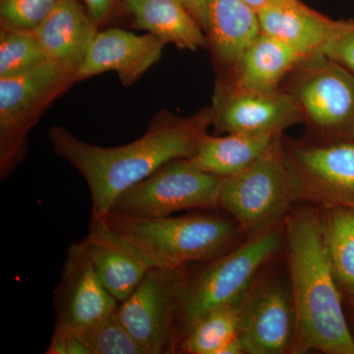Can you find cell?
I'll return each instance as SVG.
<instances>
[{
    "label": "cell",
    "instance_id": "277c9868",
    "mask_svg": "<svg viewBox=\"0 0 354 354\" xmlns=\"http://www.w3.org/2000/svg\"><path fill=\"white\" fill-rule=\"evenodd\" d=\"M283 223L248 237L216 259L202 263L195 271H188L181 306V339L209 312L244 297L283 245Z\"/></svg>",
    "mask_w": 354,
    "mask_h": 354
},
{
    "label": "cell",
    "instance_id": "52a82bcc",
    "mask_svg": "<svg viewBox=\"0 0 354 354\" xmlns=\"http://www.w3.org/2000/svg\"><path fill=\"white\" fill-rule=\"evenodd\" d=\"M188 266L152 268L124 301L116 315L146 354L178 353L180 314Z\"/></svg>",
    "mask_w": 354,
    "mask_h": 354
},
{
    "label": "cell",
    "instance_id": "5bb4252c",
    "mask_svg": "<svg viewBox=\"0 0 354 354\" xmlns=\"http://www.w3.org/2000/svg\"><path fill=\"white\" fill-rule=\"evenodd\" d=\"M165 44L151 32L136 35L111 28L97 32L76 73V82L114 71L125 87L160 62Z\"/></svg>",
    "mask_w": 354,
    "mask_h": 354
},
{
    "label": "cell",
    "instance_id": "8992f818",
    "mask_svg": "<svg viewBox=\"0 0 354 354\" xmlns=\"http://www.w3.org/2000/svg\"><path fill=\"white\" fill-rule=\"evenodd\" d=\"M297 202L295 180L279 145L225 179L218 209L232 216L250 237L283 223Z\"/></svg>",
    "mask_w": 354,
    "mask_h": 354
},
{
    "label": "cell",
    "instance_id": "4dcf8cb0",
    "mask_svg": "<svg viewBox=\"0 0 354 354\" xmlns=\"http://www.w3.org/2000/svg\"><path fill=\"white\" fill-rule=\"evenodd\" d=\"M245 1L258 13L266 7L279 3V2L286 1V0H245Z\"/></svg>",
    "mask_w": 354,
    "mask_h": 354
},
{
    "label": "cell",
    "instance_id": "f1b7e54d",
    "mask_svg": "<svg viewBox=\"0 0 354 354\" xmlns=\"http://www.w3.org/2000/svg\"><path fill=\"white\" fill-rule=\"evenodd\" d=\"M115 1L116 0H84L88 12L97 25L108 19Z\"/></svg>",
    "mask_w": 354,
    "mask_h": 354
},
{
    "label": "cell",
    "instance_id": "83f0119b",
    "mask_svg": "<svg viewBox=\"0 0 354 354\" xmlns=\"http://www.w3.org/2000/svg\"><path fill=\"white\" fill-rule=\"evenodd\" d=\"M46 354H88L82 335L76 330L55 327Z\"/></svg>",
    "mask_w": 354,
    "mask_h": 354
},
{
    "label": "cell",
    "instance_id": "7a4b0ae2",
    "mask_svg": "<svg viewBox=\"0 0 354 354\" xmlns=\"http://www.w3.org/2000/svg\"><path fill=\"white\" fill-rule=\"evenodd\" d=\"M283 223L295 313L291 353L354 354V339L326 248L320 209L305 205L290 212Z\"/></svg>",
    "mask_w": 354,
    "mask_h": 354
},
{
    "label": "cell",
    "instance_id": "30bf717a",
    "mask_svg": "<svg viewBox=\"0 0 354 354\" xmlns=\"http://www.w3.org/2000/svg\"><path fill=\"white\" fill-rule=\"evenodd\" d=\"M283 153L298 202L354 209V141L295 146Z\"/></svg>",
    "mask_w": 354,
    "mask_h": 354
},
{
    "label": "cell",
    "instance_id": "ffe728a7",
    "mask_svg": "<svg viewBox=\"0 0 354 354\" xmlns=\"http://www.w3.org/2000/svg\"><path fill=\"white\" fill-rule=\"evenodd\" d=\"M207 18L214 50L225 64H236L261 34L258 13L245 0H207Z\"/></svg>",
    "mask_w": 354,
    "mask_h": 354
},
{
    "label": "cell",
    "instance_id": "8fae6325",
    "mask_svg": "<svg viewBox=\"0 0 354 354\" xmlns=\"http://www.w3.org/2000/svg\"><path fill=\"white\" fill-rule=\"evenodd\" d=\"M295 313L290 285L256 279L242 300L239 337L247 354L291 353Z\"/></svg>",
    "mask_w": 354,
    "mask_h": 354
},
{
    "label": "cell",
    "instance_id": "3957f363",
    "mask_svg": "<svg viewBox=\"0 0 354 354\" xmlns=\"http://www.w3.org/2000/svg\"><path fill=\"white\" fill-rule=\"evenodd\" d=\"M106 220L153 268L165 269L216 259L239 245L245 235L232 216L218 214L138 218L111 212Z\"/></svg>",
    "mask_w": 354,
    "mask_h": 354
},
{
    "label": "cell",
    "instance_id": "2e32d148",
    "mask_svg": "<svg viewBox=\"0 0 354 354\" xmlns=\"http://www.w3.org/2000/svg\"><path fill=\"white\" fill-rule=\"evenodd\" d=\"M261 32L292 48L302 59L320 53L341 21L324 17L299 0H286L258 12Z\"/></svg>",
    "mask_w": 354,
    "mask_h": 354
},
{
    "label": "cell",
    "instance_id": "d6986e66",
    "mask_svg": "<svg viewBox=\"0 0 354 354\" xmlns=\"http://www.w3.org/2000/svg\"><path fill=\"white\" fill-rule=\"evenodd\" d=\"M277 134L227 133L207 134L191 162L202 171L221 177L239 174L279 145Z\"/></svg>",
    "mask_w": 354,
    "mask_h": 354
},
{
    "label": "cell",
    "instance_id": "cb8c5ba5",
    "mask_svg": "<svg viewBox=\"0 0 354 354\" xmlns=\"http://www.w3.org/2000/svg\"><path fill=\"white\" fill-rule=\"evenodd\" d=\"M48 59L31 30L1 25L0 78L12 77L34 68Z\"/></svg>",
    "mask_w": 354,
    "mask_h": 354
},
{
    "label": "cell",
    "instance_id": "5b68a950",
    "mask_svg": "<svg viewBox=\"0 0 354 354\" xmlns=\"http://www.w3.org/2000/svg\"><path fill=\"white\" fill-rule=\"evenodd\" d=\"M79 67L48 58L34 68L0 78V176L6 178L27 155L28 134L41 114L76 82Z\"/></svg>",
    "mask_w": 354,
    "mask_h": 354
},
{
    "label": "cell",
    "instance_id": "9a60e30c",
    "mask_svg": "<svg viewBox=\"0 0 354 354\" xmlns=\"http://www.w3.org/2000/svg\"><path fill=\"white\" fill-rule=\"evenodd\" d=\"M82 243L97 276L118 302L129 297L153 268L136 246L111 228L106 215L91 212Z\"/></svg>",
    "mask_w": 354,
    "mask_h": 354
},
{
    "label": "cell",
    "instance_id": "e0dca14e",
    "mask_svg": "<svg viewBox=\"0 0 354 354\" xmlns=\"http://www.w3.org/2000/svg\"><path fill=\"white\" fill-rule=\"evenodd\" d=\"M97 28L78 0H58L50 15L32 31L48 58L79 67L97 34Z\"/></svg>",
    "mask_w": 354,
    "mask_h": 354
},
{
    "label": "cell",
    "instance_id": "f546056e",
    "mask_svg": "<svg viewBox=\"0 0 354 354\" xmlns=\"http://www.w3.org/2000/svg\"><path fill=\"white\" fill-rule=\"evenodd\" d=\"M185 6L189 9L192 15L196 18L203 29L208 27V18H207V0H183Z\"/></svg>",
    "mask_w": 354,
    "mask_h": 354
},
{
    "label": "cell",
    "instance_id": "9c48e42d",
    "mask_svg": "<svg viewBox=\"0 0 354 354\" xmlns=\"http://www.w3.org/2000/svg\"><path fill=\"white\" fill-rule=\"evenodd\" d=\"M291 95L329 142L354 141V75L322 53L305 58Z\"/></svg>",
    "mask_w": 354,
    "mask_h": 354
},
{
    "label": "cell",
    "instance_id": "7402d4cb",
    "mask_svg": "<svg viewBox=\"0 0 354 354\" xmlns=\"http://www.w3.org/2000/svg\"><path fill=\"white\" fill-rule=\"evenodd\" d=\"M324 239L339 283L354 295V209L335 207L321 209Z\"/></svg>",
    "mask_w": 354,
    "mask_h": 354
},
{
    "label": "cell",
    "instance_id": "d4e9b609",
    "mask_svg": "<svg viewBox=\"0 0 354 354\" xmlns=\"http://www.w3.org/2000/svg\"><path fill=\"white\" fill-rule=\"evenodd\" d=\"M115 311L81 333L88 354H146Z\"/></svg>",
    "mask_w": 354,
    "mask_h": 354
},
{
    "label": "cell",
    "instance_id": "ba28073f",
    "mask_svg": "<svg viewBox=\"0 0 354 354\" xmlns=\"http://www.w3.org/2000/svg\"><path fill=\"white\" fill-rule=\"evenodd\" d=\"M225 179L202 171L190 158H179L122 193L111 212L138 218H164L188 209H218Z\"/></svg>",
    "mask_w": 354,
    "mask_h": 354
},
{
    "label": "cell",
    "instance_id": "44dd1931",
    "mask_svg": "<svg viewBox=\"0 0 354 354\" xmlns=\"http://www.w3.org/2000/svg\"><path fill=\"white\" fill-rule=\"evenodd\" d=\"M302 60L290 46L261 32L235 64V87L254 92H276L283 76Z\"/></svg>",
    "mask_w": 354,
    "mask_h": 354
},
{
    "label": "cell",
    "instance_id": "484cf974",
    "mask_svg": "<svg viewBox=\"0 0 354 354\" xmlns=\"http://www.w3.org/2000/svg\"><path fill=\"white\" fill-rule=\"evenodd\" d=\"M57 1L58 0H1V25L32 31L50 15Z\"/></svg>",
    "mask_w": 354,
    "mask_h": 354
},
{
    "label": "cell",
    "instance_id": "6da1fadb",
    "mask_svg": "<svg viewBox=\"0 0 354 354\" xmlns=\"http://www.w3.org/2000/svg\"><path fill=\"white\" fill-rule=\"evenodd\" d=\"M213 118V108L188 118L160 111L139 139L122 146L94 145L58 125L50 128L48 138L53 152L85 179L92 212L108 215L118 198L135 184L172 160L192 158Z\"/></svg>",
    "mask_w": 354,
    "mask_h": 354
},
{
    "label": "cell",
    "instance_id": "ac0fdd59",
    "mask_svg": "<svg viewBox=\"0 0 354 354\" xmlns=\"http://www.w3.org/2000/svg\"><path fill=\"white\" fill-rule=\"evenodd\" d=\"M134 24L180 50H197L206 44L202 26L183 0H123Z\"/></svg>",
    "mask_w": 354,
    "mask_h": 354
},
{
    "label": "cell",
    "instance_id": "4316f807",
    "mask_svg": "<svg viewBox=\"0 0 354 354\" xmlns=\"http://www.w3.org/2000/svg\"><path fill=\"white\" fill-rule=\"evenodd\" d=\"M320 53L342 65L354 75L353 21H341L339 29L324 46Z\"/></svg>",
    "mask_w": 354,
    "mask_h": 354
},
{
    "label": "cell",
    "instance_id": "7c38bea8",
    "mask_svg": "<svg viewBox=\"0 0 354 354\" xmlns=\"http://www.w3.org/2000/svg\"><path fill=\"white\" fill-rule=\"evenodd\" d=\"M118 304L97 276L82 241L69 246L53 292L55 327L82 333L113 314Z\"/></svg>",
    "mask_w": 354,
    "mask_h": 354
},
{
    "label": "cell",
    "instance_id": "4fadbf2b",
    "mask_svg": "<svg viewBox=\"0 0 354 354\" xmlns=\"http://www.w3.org/2000/svg\"><path fill=\"white\" fill-rule=\"evenodd\" d=\"M212 124L216 134H277L301 120L297 101L288 93L254 92L237 87L218 91Z\"/></svg>",
    "mask_w": 354,
    "mask_h": 354
},
{
    "label": "cell",
    "instance_id": "603a6c76",
    "mask_svg": "<svg viewBox=\"0 0 354 354\" xmlns=\"http://www.w3.org/2000/svg\"><path fill=\"white\" fill-rule=\"evenodd\" d=\"M243 297L207 314L181 339L178 353L220 354L227 342L239 337Z\"/></svg>",
    "mask_w": 354,
    "mask_h": 354
}]
</instances>
